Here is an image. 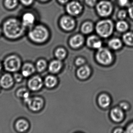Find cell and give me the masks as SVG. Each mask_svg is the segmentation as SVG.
<instances>
[{"instance_id":"obj_9","label":"cell","mask_w":133,"mask_h":133,"mask_svg":"<svg viewBox=\"0 0 133 133\" xmlns=\"http://www.w3.org/2000/svg\"><path fill=\"white\" fill-rule=\"evenodd\" d=\"M82 6L79 3L76 2H72L68 4L66 7L67 11L71 15L79 14L82 10Z\"/></svg>"},{"instance_id":"obj_24","label":"cell","mask_w":133,"mask_h":133,"mask_svg":"<svg viewBox=\"0 0 133 133\" xmlns=\"http://www.w3.org/2000/svg\"><path fill=\"white\" fill-rule=\"evenodd\" d=\"M128 25L127 23L123 20L119 21L116 25V29L118 31L123 32L127 30L128 29Z\"/></svg>"},{"instance_id":"obj_18","label":"cell","mask_w":133,"mask_h":133,"mask_svg":"<svg viewBox=\"0 0 133 133\" xmlns=\"http://www.w3.org/2000/svg\"><path fill=\"white\" fill-rule=\"evenodd\" d=\"M98 104L101 107L106 108L110 105L111 99L107 94H102L99 96L98 99Z\"/></svg>"},{"instance_id":"obj_43","label":"cell","mask_w":133,"mask_h":133,"mask_svg":"<svg viewBox=\"0 0 133 133\" xmlns=\"http://www.w3.org/2000/svg\"><path fill=\"white\" fill-rule=\"evenodd\" d=\"M41 1H47V0H41Z\"/></svg>"},{"instance_id":"obj_4","label":"cell","mask_w":133,"mask_h":133,"mask_svg":"<svg viewBox=\"0 0 133 133\" xmlns=\"http://www.w3.org/2000/svg\"><path fill=\"white\" fill-rule=\"evenodd\" d=\"M5 68L9 72L18 71L21 66V61L18 57L16 55L9 56L5 60L4 62Z\"/></svg>"},{"instance_id":"obj_12","label":"cell","mask_w":133,"mask_h":133,"mask_svg":"<svg viewBox=\"0 0 133 133\" xmlns=\"http://www.w3.org/2000/svg\"><path fill=\"white\" fill-rule=\"evenodd\" d=\"M61 24L62 27L66 30H70L74 28L75 25L72 19L68 16H64L62 18Z\"/></svg>"},{"instance_id":"obj_25","label":"cell","mask_w":133,"mask_h":133,"mask_svg":"<svg viewBox=\"0 0 133 133\" xmlns=\"http://www.w3.org/2000/svg\"><path fill=\"white\" fill-rule=\"evenodd\" d=\"M16 94H17V96L19 97L23 98L24 99L25 101L29 98V91L25 88L19 89L17 91Z\"/></svg>"},{"instance_id":"obj_13","label":"cell","mask_w":133,"mask_h":133,"mask_svg":"<svg viewBox=\"0 0 133 133\" xmlns=\"http://www.w3.org/2000/svg\"><path fill=\"white\" fill-rule=\"evenodd\" d=\"M87 43L89 47L93 48L100 49L102 46V42L97 36H92L88 37Z\"/></svg>"},{"instance_id":"obj_39","label":"cell","mask_w":133,"mask_h":133,"mask_svg":"<svg viewBox=\"0 0 133 133\" xmlns=\"http://www.w3.org/2000/svg\"><path fill=\"white\" fill-rule=\"evenodd\" d=\"M123 130L121 129H118L115 130V133H122L123 132Z\"/></svg>"},{"instance_id":"obj_35","label":"cell","mask_w":133,"mask_h":133,"mask_svg":"<svg viewBox=\"0 0 133 133\" xmlns=\"http://www.w3.org/2000/svg\"><path fill=\"white\" fill-rule=\"evenodd\" d=\"M120 107L121 109L124 110H127L129 109V106L128 104L125 102L122 103L120 105Z\"/></svg>"},{"instance_id":"obj_8","label":"cell","mask_w":133,"mask_h":133,"mask_svg":"<svg viewBox=\"0 0 133 133\" xmlns=\"http://www.w3.org/2000/svg\"><path fill=\"white\" fill-rule=\"evenodd\" d=\"M43 86V81L39 76H35L31 78L28 83L29 88L32 91L39 90Z\"/></svg>"},{"instance_id":"obj_31","label":"cell","mask_w":133,"mask_h":133,"mask_svg":"<svg viewBox=\"0 0 133 133\" xmlns=\"http://www.w3.org/2000/svg\"><path fill=\"white\" fill-rule=\"evenodd\" d=\"M128 12L130 17L133 19V2L129 5Z\"/></svg>"},{"instance_id":"obj_11","label":"cell","mask_w":133,"mask_h":133,"mask_svg":"<svg viewBox=\"0 0 133 133\" xmlns=\"http://www.w3.org/2000/svg\"><path fill=\"white\" fill-rule=\"evenodd\" d=\"M13 84V78L9 74L4 75L0 80V85L2 87L5 89L9 88Z\"/></svg>"},{"instance_id":"obj_34","label":"cell","mask_w":133,"mask_h":133,"mask_svg":"<svg viewBox=\"0 0 133 133\" xmlns=\"http://www.w3.org/2000/svg\"><path fill=\"white\" fill-rule=\"evenodd\" d=\"M119 3L121 6H126L129 4V0H119Z\"/></svg>"},{"instance_id":"obj_14","label":"cell","mask_w":133,"mask_h":133,"mask_svg":"<svg viewBox=\"0 0 133 133\" xmlns=\"http://www.w3.org/2000/svg\"><path fill=\"white\" fill-rule=\"evenodd\" d=\"M34 72L35 68L32 64L29 63L25 64L22 68V75L25 77H28Z\"/></svg>"},{"instance_id":"obj_6","label":"cell","mask_w":133,"mask_h":133,"mask_svg":"<svg viewBox=\"0 0 133 133\" xmlns=\"http://www.w3.org/2000/svg\"><path fill=\"white\" fill-rule=\"evenodd\" d=\"M98 14L103 16L109 15L112 11V5L110 2L103 1L99 2L97 6Z\"/></svg>"},{"instance_id":"obj_22","label":"cell","mask_w":133,"mask_h":133,"mask_svg":"<svg viewBox=\"0 0 133 133\" xmlns=\"http://www.w3.org/2000/svg\"><path fill=\"white\" fill-rule=\"evenodd\" d=\"M124 43L128 46H133V33H126L123 36Z\"/></svg>"},{"instance_id":"obj_2","label":"cell","mask_w":133,"mask_h":133,"mask_svg":"<svg viewBox=\"0 0 133 133\" xmlns=\"http://www.w3.org/2000/svg\"><path fill=\"white\" fill-rule=\"evenodd\" d=\"M96 30L98 33L101 36L108 37L111 35L113 32V23L110 20L100 21L97 24Z\"/></svg>"},{"instance_id":"obj_5","label":"cell","mask_w":133,"mask_h":133,"mask_svg":"<svg viewBox=\"0 0 133 133\" xmlns=\"http://www.w3.org/2000/svg\"><path fill=\"white\" fill-rule=\"evenodd\" d=\"M97 61L103 65H108L111 62L112 55L110 51L106 48H100L96 54Z\"/></svg>"},{"instance_id":"obj_40","label":"cell","mask_w":133,"mask_h":133,"mask_svg":"<svg viewBox=\"0 0 133 133\" xmlns=\"http://www.w3.org/2000/svg\"><path fill=\"white\" fill-rule=\"evenodd\" d=\"M60 2L62 3H65L68 0H58Z\"/></svg>"},{"instance_id":"obj_33","label":"cell","mask_w":133,"mask_h":133,"mask_svg":"<svg viewBox=\"0 0 133 133\" xmlns=\"http://www.w3.org/2000/svg\"><path fill=\"white\" fill-rule=\"evenodd\" d=\"M85 62L84 59L81 58H79L76 60V63L77 65L80 66L83 65Z\"/></svg>"},{"instance_id":"obj_38","label":"cell","mask_w":133,"mask_h":133,"mask_svg":"<svg viewBox=\"0 0 133 133\" xmlns=\"http://www.w3.org/2000/svg\"><path fill=\"white\" fill-rule=\"evenodd\" d=\"M126 132L133 133V123L130 124Z\"/></svg>"},{"instance_id":"obj_28","label":"cell","mask_w":133,"mask_h":133,"mask_svg":"<svg viewBox=\"0 0 133 133\" xmlns=\"http://www.w3.org/2000/svg\"><path fill=\"white\" fill-rule=\"evenodd\" d=\"M46 66V63L44 60H41L37 62L36 65L37 69L38 72L43 71Z\"/></svg>"},{"instance_id":"obj_23","label":"cell","mask_w":133,"mask_h":133,"mask_svg":"<svg viewBox=\"0 0 133 133\" xmlns=\"http://www.w3.org/2000/svg\"><path fill=\"white\" fill-rule=\"evenodd\" d=\"M57 83V79L53 76H48L45 80V84L48 87H53L56 85Z\"/></svg>"},{"instance_id":"obj_27","label":"cell","mask_w":133,"mask_h":133,"mask_svg":"<svg viewBox=\"0 0 133 133\" xmlns=\"http://www.w3.org/2000/svg\"><path fill=\"white\" fill-rule=\"evenodd\" d=\"M66 52L64 49L62 48L58 49L55 52V55L58 59L61 60L65 58Z\"/></svg>"},{"instance_id":"obj_17","label":"cell","mask_w":133,"mask_h":133,"mask_svg":"<svg viewBox=\"0 0 133 133\" xmlns=\"http://www.w3.org/2000/svg\"><path fill=\"white\" fill-rule=\"evenodd\" d=\"M35 20L34 16L30 13H27L23 15L22 24L24 26H30L33 24Z\"/></svg>"},{"instance_id":"obj_3","label":"cell","mask_w":133,"mask_h":133,"mask_svg":"<svg viewBox=\"0 0 133 133\" xmlns=\"http://www.w3.org/2000/svg\"><path fill=\"white\" fill-rule=\"evenodd\" d=\"M29 36L33 41L41 43L46 40L48 36V33L43 27L38 26L30 32Z\"/></svg>"},{"instance_id":"obj_1","label":"cell","mask_w":133,"mask_h":133,"mask_svg":"<svg viewBox=\"0 0 133 133\" xmlns=\"http://www.w3.org/2000/svg\"><path fill=\"white\" fill-rule=\"evenodd\" d=\"M24 27L23 24L17 20L11 19L5 23L3 30L6 36L11 39H15L23 34Z\"/></svg>"},{"instance_id":"obj_15","label":"cell","mask_w":133,"mask_h":133,"mask_svg":"<svg viewBox=\"0 0 133 133\" xmlns=\"http://www.w3.org/2000/svg\"><path fill=\"white\" fill-rule=\"evenodd\" d=\"M83 42V37L80 35H77L72 37L70 41L71 47L75 48L79 47L82 45Z\"/></svg>"},{"instance_id":"obj_36","label":"cell","mask_w":133,"mask_h":133,"mask_svg":"<svg viewBox=\"0 0 133 133\" xmlns=\"http://www.w3.org/2000/svg\"><path fill=\"white\" fill-rule=\"evenodd\" d=\"M22 3L25 5H29L32 4L33 0H20Z\"/></svg>"},{"instance_id":"obj_7","label":"cell","mask_w":133,"mask_h":133,"mask_svg":"<svg viewBox=\"0 0 133 133\" xmlns=\"http://www.w3.org/2000/svg\"><path fill=\"white\" fill-rule=\"evenodd\" d=\"M25 102L28 104L29 108L34 111H37L41 109L43 104V100L39 97L29 98Z\"/></svg>"},{"instance_id":"obj_30","label":"cell","mask_w":133,"mask_h":133,"mask_svg":"<svg viewBox=\"0 0 133 133\" xmlns=\"http://www.w3.org/2000/svg\"><path fill=\"white\" fill-rule=\"evenodd\" d=\"M127 16V12L125 10H121L118 13V16L120 19H124Z\"/></svg>"},{"instance_id":"obj_10","label":"cell","mask_w":133,"mask_h":133,"mask_svg":"<svg viewBox=\"0 0 133 133\" xmlns=\"http://www.w3.org/2000/svg\"><path fill=\"white\" fill-rule=\"evenodd\" d=\"M111 117L113 121L119 122L124 118V113L121 108H115L111 111Z\"/></svg>"},{"instance_id":"obj_20","label":"cell","mask_w":133,"mask_h":133,"mask_svg":"<svg viewBox=\"0 0 133 133\" xmlns=\"http://www.w3.org/2000/svg\"><path fill=\"white\" fill-rule=\"evenodd\" d=\"M29 125L28 122L25 120L20 119L16 122V126L18 131L23 132L26 131L29 128Z\"/></svg>"},{"instance_id":"obj_26","label":"cell","mask_w":133,"mask_h":133,"mask_svg":"<svg viewBox=\"0 0 133 133\" xmlns=\"http://www.w3.org/2000/svg\"><path fill=\"white\" fill-rule=\"evenodd\" d=\"M81 30L82 32L84 33H89L93 30V26L91 23H85L82 26Z\"/></svg>"},{"instance_id":"obj_41","label":"cell","mask_w":133,"mask_h":133,"mask_svg":"<svg viewBox=\"0 0 133 133\" xmlns=\"http://www.w3.org/2000/svg\"><path fill=\"white\" fill-rule=\"evenodd\" d=\"M2 69V66L1 65V63H0V71H1V69Z\"/></svg>"},{"instance_id":"obj_42","label":"cell","mask_w":133,"mask_h":133,"mask_svg":"<svg viewBox=\"0 0 133 133\" xmlns=\"http://www.w3.org/2000/svg\"><path fill=\"white\" fill-rule=\"evenodd\" d=\"M1 29H0V34H1Z\"/></svg>"},{"instance_id":"obj_21","label":"cell","mask_w":133,"mask_h":133,"mask_svg":"<svg viewBox=\"0 0 133 133\" xmlns=\"http://www.w3.org/2000/svg\"><path fill=\"white\" fill-rule=\"evenodd\" d=\"M122 45V41L118 38L112 39L109 42V47L114 50H118L121 48Z\"/></svg>"},{"instance_id":"obj_29","label":"cell","mask_w":133,"mask_h":133,"mask_svg":"<svg viewBox=\"0 0 133 133\" xmlns=\"http://www.w3.org/2000/svg\"><path fill=\"white\" fill-rule=\"evenodd\" d=\"M5 4L8 8H14L17 5V0H5Z\"/></svg>"},{"instance_id":"obj_32","label":"cell","mask_w":133,"mask_h":133,"mask_svg":"<svg viewBox=\"0 0 133 133\" xmlns=\"http://www.w3.org/2000/svg\"><path fill=\"white\" fill-rule=\"evenodd\" d=\"M14 79L17 82H20L22 79V76L19 73H16L14 75Z\"/></svg>"},{"instance_id":"obj_19","label":"cell","mask_w":133,"mask_h":133,"mask_svg":"<svg viewBox=\"0 0 133 133\" xmlns=\"http://www.w3.org/2000/svg\"><path fill=\"white\" fill-rule=\"evenodd\" d=\"M62 67V63L58 60H55L51 62L49 65V70L53 73L58 72L61 69Z\"/></svg>"},{"instance_id":"obj_37","label":"cell","mask_w":133,"mask_h":133,"mask_svg":"<svg viewBox=\"0 0 133 133\" xmlns=\"http://www.w3.org/2000/svg\"><path fill=\"white\" fill-rule=\"evenodd\" d=\"M87 4L90 6H93L96 3V0H85Z\"/></svg>"},{"instance_id":"obj_16","label":"cell","mask_w":133,"mask_h":133,"mask_svg":"<svg viewBox=\"0 0 133 133\" xmlns=\"http://www.w3.org/2000/svg\"><path fill=\"white\" fill-rule=\"evenodd\" d=\"M90 72V68L87 66H84L81 67L78 69L77 75L80 79H85L89 76Z\"/></svg>"}]
</instances>
